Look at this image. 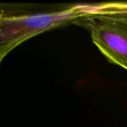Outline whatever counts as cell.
Returning a JSON list of instances; mask_svg holds the SVG:
<instances>
[{
  "label": "cell",
  "instance_id": "7a4b0ae2",
  "mask_svg": "<svg viewBox=\"0 0 127 127\" xmlns=\"http://www.w3.org/2000/svg\"><path fill=\"white\" fill-rule=\"evenodd\" d=\"M75 24L89 31L92 42L110 63L127 71V14L92 15Z\"/></svg>",
  "mask_w": 127,
  "mask_h": 127
},
{
  "label": "cell",
  "instance_id": "3957f363",
  "mask_svg": "<svg viewBox=\"0 0 127 127\" xmlns=\"http://www.w3.org/2000/svg\"><path fill=\"white\" fill-rule=\"evenodd\" d=\"M87 16L127 14V2H102L93 4H84Z\"/></svg>",
  "mask_w": 127,
  "mask_h": 127
},
{
  "label": "cell",
  "instance_id": "6da1fadb",
  "mask_svg": "<svg viewBox=\"0 0 127 127\" xmlns=\"http://www.w3.org/2000/svg\"><path fill=\"white\" fill-rule=\"evenodd\" d=\"M88 16L84 4L68 6L51 12L12 14L1 10L0 16V61L26 40L51 29L75 24Z\"/></svg>",
  "mask_w": 127,
  "mask_h": 127
}]
</instances>
